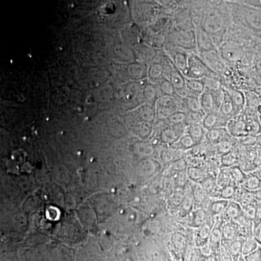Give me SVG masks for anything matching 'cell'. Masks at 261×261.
<instances>
[{"label":"cell","mask_w":261,"mask_h":261,"mask_svg":"<svg viewBox=\"0 0 261 261\" xmlns=\"http://www.w3.org/2000/svg\"><path fill=\"white\" fill-rule=\"evenodd\" d=\"M189 74L187 79L202 80L204 78L215 79L216 73L204 63L202 60L195 55L188 57Z\"/></svg>","instance_id":"6da1fadb"},{"label":"cell","mask_w":261,"mask_h":261,"mask_svg":"<svg viewBox=\"0 0 261 261\" xmlns=\"http://www.w3.org/2000/svg\"><path fill=\"white\" fill-rule=\"evenodd\" d=\"M227 130L229 135L235 139L243 138L248 136L247 130L246 118L243 111L238 116L233 117L228 122Z\"/></svg>","instance_id":"7a4b0ae2"},{"label":"cell","mask_w":261,"mask_h":261,"mask_svg":"<svg viewBox=\"0 0 261 261\" xmlns=\"http://www.w3.org/2000/svg\"><path fill=\"white\" fill-rule=\"evenodd\" d=\"M177 103L174 97L163 96L157 102V116L160 120L168 119V117L177 111Z\"/></svg>","instance_id":"3957f363"},{"label":"cell","mask_w":261,"mask_h":261,"mask_svg":"<svg viewBox=\"0 0 261 261\" xmlns=\"http://www.w3.org/2000/svg\"><path fill=\"white\" fill-rule=\"evenodd\" d=\"M216 218L210 215L208 219L207 220L205 224L195 230V245L198 248H200V247L204 246L208 243L211 231H212L215 222H216Z\"/></svg>","instance_id":"277c9868"},{"label":"cell","mask_w":261,"mask_h":261,"mask_svg":"<svg viewBox=\"0 0 261 261\" xmlns=\"http://www.w3.org/2000/svg\"><path fill=\"white\" fill-rule=\"evenodd\" d=\"M190 188L195 209H207L211 199L204 191L201 185L190 181Z\"/></svg>","instance_id":"5b68a950"},{"label":"cell","mask_w":261,"mask_h":261,"mask_svg":"<svg viewBox=\"0 0 261 261\" xmlns=\"http://www.w3.org/2000/svg\"><path fill=\"white\" fill-rule=\"evenodd\" d=\"M216 92L218 91H211L205 89L201 95L200 101L201 107L205 114L217 111L218 108H220L221 102H219L218 99Z\"/></svg>","instance_id":"8992f818"},{"label":"cell","mask_w":261,"mask_h":261,"mask_svg":"<svg viewBox=\"0 0 261 261\" xmlns=\"http://www.w3.org/2000/svg\"><path fill=\"white\" fill-rule=\"evenodd\" d=\"M219 113L225 119L229 121L233 117L239 114L238 110L233 106L229 92L227 90H223L222 99L219 108Z\"/></svg>","instance_id":"52a82bcc"},{"label":"cell","mask_w":261,"mask_h":261,"mask_svg":"<svg viewBox=\"0 0 261 261\" xmlns=\"http://www.w3.org/2000/svg\"><path fill=\"white\" fill-rule=\"evenodd\" d=\"M246 118L247 130L249 136L257 137L261 135V123L257 117L256 111L243 110Z\"/></svg>","instance_id":"ba28073f"},{"label":"cell","mask_w":261,"mask_h":261,"mask_svg":"<svg viewBox=\"0 0 261 261\" xmlns=\"http://www.w3.org/2000/svg\"><path fill=\"white\" fill-rule=\"evenodd\" d=\"M228 122L227 120L221 116L218 111H214V112L205 114L203 120H202V126L205 130H207L214 128L226 126Z\"/></svg>","instance_id":"9c48e42d"},{"label":"cell","mask_w":261,"mask_h":261,"mask_svg":"<svg viewBox=\"0 0 261 261\" xmlns=\"http://www.w3.org/2000/svg\"><path fill=\"white\" fill-rule=\"evenodd\" d=\"M243 214V208L238 202L231 200L228 202V205L226 210L219 217L224 224L228 221H235Z\"/></svg>","instance_id":"30bf717a"},{"label":"cell","mask_w":261,"mask_h":261,"mask_svg":"<svg viewBox=\"0 0 261 261\" xmlns=\"http://www.w3.org/2000/svg\"><path fill=\"white\" fill-rule=\"evenodd\" d=\"M170 79L169 81L174 87L176 93H182L185 94L186 87V79L185 78L181 72L175 66L173 65L170 70Z\"/></svg>","instance_id":"8fae6325"},{"label":"cell","mask_w":261,"mask_h":261,"mask_svg":"<svg viewBox=\"0 0 261 261\" xmlns=\"http://www.w3.org/2000/svg\"><path fill=\"white\" fill-rule=\"evenodd\" d=\"M223 225H224V222L221 221L219 216H217L216 218V222H215L214 228L211 231L208 242L215 253L219 252L220 246H221Z\"/></svg>","instance_id":"7c38bea8"},{"label":"cell","mask_w":261,"mask_h":261,"mask_svg":"<svg viewBox=\"0 0 261 261\" xmlns=\"http://www.w3.org/2000/svg\"><path fill=\"white\" fill-rule=\"evenodd\" d=\"M200 185L211 199L219 198L221 188L218 186L217 183H216V176L207 173L205 179Z\"/></svg>","instance_id":"4fadbf2b"},{"label":"cell","mask_w":261,"mask_h":261,"mask_svg":"<svg viewBox=\"0 0 261 261\" xmlns=\"http://www.w3.org/2000/svg\"><path fill=\"white\" fill-rule=\"evenodd\" d=\"M238 224L240 237L245 239L254 237V224L252 220L248 219L243 214L235 221Z\"/></svg>","instance_id":"5bb4252c"},{"label":"cell","mask_w":261,"mask_h":261,"mask_svg":"<svg viewBox=\"0 0 261 261\" xmlns=\"http://www.w3.org/2000/svg\"><path fill=\"white\" fill-rule=\"evenodd\" d=\"M205 137L207 142L217 145L221 141L228 140L232 137L229 135L227 129H226L224 127H219V128L207 130Z\"/></svg>","instance_id":"9a60e30c"},{"label":"cell","mask_w":261,"mask_h":261,"mask_svg":"<svg viewBox=\"0 0 261 261\" xmlns=\"http://www.w3.org/2000/svg\"><path fill=\"white\" fill-rule=\"evenodd\" d=\"M240 237L238 224L235 221H228L223 225L221 243H228Z\"/></svg>","instance_id":"2e32d148"},{"label":"cell","mask_w":261,"mask_h":261,"mask_svg":"<svg viewBox=\"0 0 261 261\" xmlns=\"http://www.w3.org/2000/svg\"><path fill=\"white\" fill-rule=\"evenodd\" d=\"M190 215H191V218H190L189 226L195 229L200 228L205 224L210 216L207 211L204 208L194 209Z\"/></svg>","instance_id":"e0dca14e"},{"label":"cell","mask_w":261,"mask_h":261,"mask_svg":"<svg viewBox=\"0 0 261 261\" xmlns=\"http://www.w3.org/2000/svg\"><path fill=\"white\" fill-rule=\"evenodd\" d=\"M182 132H179L174 127H167L162 130L161 140L163 144L168 146H172L181 138Z\"/></svg>","instance_id":"ac0fdd59"},{"label":"cell","mask_w":261,"mask_h":261,"mask_svg":"<svg viewBox=\"0 0 261 261\" xmlns=\"http://www.w3.org/2000/svg\"><path fill=\"white\" fill-rule=\"evenodd\" d=\"M233 201L240 204L242 207L257 202L252 197V192L247 191L242 185L238 187Z\"/></svg>","instance_id":"d6986e66"},{"label":"cell","mask_w":261,"mask_h":261,"mask_svg":"<svg viewBox=\"0 0 261 261\" xmlns=\"http://www.w3.org/2000/svg\"><path fill=\"white\" fill-rule=\"evenodd\" d=\"M186 188L175 189L174 191L168 197V207L170 210H178L181 202H183L185 196H186Z\"/></svg>","instance_id":"ffe728a7"},{"label":"cell","mask_w":261,"mask_h":261,"mask_svg":"<svg viewBox=\"0 0 261 261\" xmlns=\"http://www.w3.org/2000/svg\"><path fill=\"white\" fill-rule=\"evenodd\" d=\"M187 189L186 196H185V199H184L183 202H181V206L178 209L180 217L181 218L188 217L195 208L193 199H192L191 192H190V184H189Z\"/></svg>","instance_id":"44dd1931"},{"label":"cell","mask_w":261,"mask_h":261,"mask_svg":"<svg viewBox=\"0 0 261 261\" xmlns=\"http://www.w3.org/2000/svg\"><path fill=\"white\" fill-rule=\"evenodd\" d=\"M228 202L229 201L221 200V199H211L210 203L206 210L211 216L217 217L226 210L228 205Z\"/></svg>","instance_id":"7402d4cb"},{"label":"cell","mask_w":261,"mask_h":261,"mask_svg":"<svg viewBox=\"0 0 261 261\" xmlns=\"http://www.w3.org/2000/svg\"><path fill=\"white\" fill-rule=\"evenodd\" d=\"M207 173L203 167H194V166H188L187 168V175L190 181L192 183L201 185L203 180L205 179Z\"/></svg>","instance_id":"603a6c76"},{"label":"cell","mask_w":261,"mask_h":261,"mask_svg":"<svg viewBox=\"0 0 261 261\" xmlns=\"http://www.w3.org/2000/svg\"><path fill=\"white\" fill-rule=\"evenodd\" d=\"M245 238L239 237V238L235 239L233 241L230 243H226L227 245L228 252L230 255L232 257L233 260L237 261L240 257V255L243 252V247L244 242H245Z\"/></svg>","instance_id":"cb8c5ba5"},{"label":"cell","mask_w":261,"mask_h":261,"mask_svg":"<svg viewBox=\"0 0 261 261\" xmlns=\"http://www.w3.org/2000/svg\"><path fill=\"white\" fill-rule=\"evenodd\" d=\"M242 186L249 192H254L261 188V180L254 172L248 173Z\"/></svg>","instance_id":"d4e9b609"},{"label":"cell","mask_w":261,"mask_h":261,"mask_svg":"<svg viewBox=\"0 0 261 261\" xmlns=\"http://www.w3.org/2000/svg\"><path fill=\"white\" fill-rule=\"evenodd\" d=\"M174 65L181 72L182 74L188 76V57L182 51H176L173 56Z\"/></svg>","instance_id":"484cf974"},{"label":"cell","mask_w":261,"mask_h":261,"mask_svg":"<svg viewBox=\"0 0 261 261\" xmlns=\"http://www.w3.org/2000/svg\"><path fill=\"white\" fill-rule=\"evenodd\" d=\"M238 152L237 148L233 149L231 152H228V153L221 155V162H220L221 168L232 167V166L238 165Z\"/></svg>","instance_id":"4316f807"},{"label":"cell","mask_w":261,"mask_h":261,"mask_svg":"<svg viewBox=\"0 0 261 261\" xmlns=\"http://www.w3.org/2000/svg\"><path fill=\"white\" fill-rule=\"evenodd\" d=\"M228 92H229L233 106L238 110L239 113H241L245 108V94L242 91L237 90V89H231V90L228 91Z\"/></svg>","instance_id":"83f0119b"},{"label":"cell","mask_w":261,"mask_h":261,"mask_svg":"<svg viewBox=\"0 0 261 261\" xmlns=\"http://www.w3.org/2000/svg\"><path fill=\"white\" fill-rule=\"evenodd\" d=\"M205 129L200 123L188 126L187 130V135L191 136L192 139L197 142V145H200L205 136Z\"/></svg>","instance_id":"f1b7e54d"},{"label":"cell","mask_w":261,"mask_h":261,"mask_svg":"<svg viewBox=\"0 0 261 261\" xmlns=\"http://www.w3.org/2000/svg\"><path fill=\"white\" fill-rule=\"evenodd\" d=\"M245 97V105L244 110L247 111H256L257 106L260 102V98L255 92H244Z\"/></svg>","instance_id":"f546056e"},{"label":"cell","mask_w":261,"mask_h":261,"mask_svg":"<svg viewBox=\"0 0 261 261\" xmlns=\"http://www.w3.org/2000/svg\"><path fill=\"white\" fill-rule=\"evenodd\" d=\"M239 186L240 185H237L235 182L232 181L226 186L223 187L221 189L219 199L228 201L233 200Z\"/></svg>","instance_id":"4dcf8cb0"},{"label":"cell","mask_w":261,"mask_h":261,"mask_svg":"<svg viewBox=\"0 0 261 261\" xmlns=\"http://www.w3.org/2000/svg\"><path fill=\"white\" fill-rule=\"evenodd\" d=\"M185 104L189 112L199 113L205 114L201 107L200 102L196 96H186L185 98Z\"/></svg>","instance_id":"1f68e13d"},{"label":"cell","mask_w":261,"mask_h":261,"mask_svg":"<svg viewBox=\"0 0 261 261\" xmlns=\"http://www.w3.org/2000/svg\"><path fill=\"white\" fill-rule=\"evenodd\" d=\"M187 89L195 94H202L205 90V86L202 80L186 79Z\"/></svg>","instance_id":"d6a6232c"},{"label":"cell","mask_w":261,"mask_h":261,"mask_svg":"<svg viewBox=\"0 0 261 261\" xmlns=\"http://www.w3.org/2000/svg\"><path fill=\"white\" fill-rule=\"evenodd\" d=\"M176 147L178 149L182 150H189L197 147V142L192 139L191 136L187 135H182L181 138L176 143Z\"/></svg>","instance_id":"836d02e7"},{"label":"cell","mask_w":261,"mask_h":261,"mask_svg":"<svg viewBox=\"0 0 261 261\" xmlns=\"http://www.w3.org/2000/svg\"><path fill=\"white\" fill-rule=\"evenodd\" d=\"M246 21L249 25L257 29H261V11L250 10L246 14Z\"/></svg>","instance_id":"e575fe53"},{"label":"cell","mask_w":261,"mask_h":261,"mask_svg":"<svg viewBox=\"0 0 261 261\" xmlns=\"http://www.w3.org/2000/svg\"><path fill=\"white\" fill-rule=\"evenodd\" d=\"M232 181L233 180L229 171H228V168H220L219 172L216 176V183H217L218 186L221 189Z\"/></svg>","instance_id":"d590c367"},{"label":"cell","mask_w":261,"mask_h":261,"mask_svg":"<svg viewBox=\"0 0 261 261\" xmlns=\"http://www.w3.org/2000/svg\"><path fill=\"white\" fill-rule=\"evenodd\" d=\"M232 138L233 137H231V138L228 139V140L221 141V142H220L219 143L216 145L217 152L221 154V155L228 153V152H231V151L236 148L237 143H235Z\"/></svg>","instance_id":"8d00e7d4"},{"label":"cell","mask_w":261,"mask_h":261,"mask_svg":"<svg viewBox=\"0 0 261 261\" xmlns=\"http://www.w3.org/2000/svg\"><path fill=\"white\" fill-rule=\"evenodd\" d=\"M228 171H229L233 182L238 185H243L245 178H246L247 173L244 172L238 165L228 168Z\"/></svg>","instance_id":"74e56055"},{"label":"cell","mask_w":261,"mask_h":261,"mask_svg":"<svg viewBox=\"0 0 261 261\" xmlns=\"http://www.w3.org/2000/svg\"><path fill=\"white\" fill-rule=\"evenodd\" d=\"M258 247V243H257L256 239L254 237L246 238L245 242H244L242 254L245 256V255H249V254L252 253V252L255 251Z\"/></svg>","instance_id":"f35d334b"},{"label":"cell","mask_w":261,"mask_h":261,"mask_svg":"<svg viewBox=\"0 0 261 261\" xmlns=\"http://www.w3.org/2000/svg\"><path fill=\"white\" fill-rule=\"evenodd\" d=\"M187 113L181 112V111H176L171 116L168 117V121L173 126H180V125L185 123L186 120Z\"/></svg>","instance_id":"ab89813d"},{"label":"cell","mask_w":261,"mask_h":261,"mask_svg":"<svg viewBox=\"0 0 261 261\" xmlns=\"http://www.w3.org/2000/svg\"><path fill=\"white\" fill-rule=\"evenodd\" d=\"M161 92L163 96H168V97H174L176 94V90L172 84L167 79L164 78L162 80V83L161 86Z\"/></svg>","instance_id":"60d3db41"},{"label":"cell","mask_w":261,"mask_h":261,"mask_svg":"<svg viewBox=\"0 0 261 261\" xmlns=\"http://www.w3.org/2000/svg\"><path fill=\"white\" fill-rule=\"evenodd\" d=\"M205 116V115L202 114V113L188 112V113H187L185 124L188 126H192V125L198 124L202 120H203L204 116Z\"/></svg>","instance_id":"b9f144b4"},{"label":"cell","mask_w":261,"mask_h":261,"mask_svg":"<svg viewBox=\"0 0 261 261\" xmlns=\"http://www.w3.org/2000/svg\"><path fill=\"white\" fill-rule=\"evenodd\" d=\"M187 167H188V165H187V161L184 159L177 160L176 162L173 163L168 174L173 176L176 173L187 171Z\"/></svg>","instance_id":"7bdbcfd3"},{"label":"cell","mask_w":261,"mask_h":261,"mask_svg":"<svg viewBox=\"0 0 261 261\" xmlns=\"http://www.w3.org/2000/svg\"><path fill=\"white\" fill-rule=\"evenodd\" d=\"M226 57L230 60H238L242 57V51L237 46L230 45L226 47Z\"/></svg>","instance_id":"ee69618b"},{"label":"cell","mask_w":261,"mask_h":261,"mask_svg":"<svg viewBox=\"0 0 261 261\" xmlns=\"http://www.w3.org/2000/svg\"><path fill=\"white\" fill-rule=\"evenodd\" d=\"M238 144L245 147H252L257 146V137L246 136L243 138L238 139Z\"/></svg>","instance_id":"f6af8a7d"},{"label":"cell","mask_w":261,"mask_h":261,"mask_svg":"<svg viewBox=\"0 0 261 261\" xmlns=\"http://www.w3.org/2000/svg\"><path fill=\"white\" fill-rule=\"evenodd\" d=\"M204 84H205V89L211 91H219L221 89L220 84L217 80L213 78H204L202 79Z\"/></svg>","instance_id":"bcb514c9"},{"label":"cell","mask_w":261,"mask_h":261,"mask_svg":"<svg viewBox=\"0 0 261 261\" xmlns=\"http://www.w3.org/2000/svg\"><path fill=\"white\" fill-rule=\"evenodd\" d=\"M254 231H256L261 224V202H257L253 219Z\"/></svg>","instance_id":"7dc6e473"},{"label":"cell","mask_w":261,"mask_h":261,"mask_svg":"<svg viewBox=\"0 0 261 261\" xmlns=\"http://www.w3.org/2000/svg\"><path fill=\"white\" fill-rule=\"evenodd\" d=\"M245 260L247 261H261V248L260 247L255 251L252 252L249 255H245Z\"/></svg>","instance_id":"c3c4849f"},{"label":"cell","mask_w":261,"mask_h":261,"mask_svg":"<svg viewBox=\"0 0 261 261\" xmlns=\"http://www.w3.org/2000/svg\"><path fill=\"white\" fill-rule=\"evenodd\" d=\"M251 192L254 199H255L257 202H261V188Z\"/></svg>","instance_id":"681fc988"},{"label":"cell","mask_w":261,"mask_h":261,"mask_svg":"<svg viewBox=\"0 0 261 261\" xmlns=\"http://www.w3.org/2000/svg\"><path fill=\"white\" fill-rule=\"evenodd\" d=\"M256 113L259 121H260L261 123V97L260 98V102H259L258 106L257 107Z\"/></svg>","instance_id":"f907efd6"},{"label":"cell","mask_w":261,"mask_h":261,"mask_svg":"<svg viewBox=\"0 0 261 261\" xmlns=\"http://www.w3.org/2000/svg\"><path fill=\"white\" fill-rule=\"evenodd\" d=\"M257 146L261 149V135L257 137Z\"/></svg>","instance_id":"816d5d0a"},{"label":"cell","mask_w":261,"mask_h":261,"mask_svg":"<svg viewBox=\"0 0 261 261\" xmlns=\"http://www.w3.org/2000/svg\"><path fill=\"white\" fill-rule=\"evenodd\" d=\"M255 173H256L257 176H258L261 180V168H259L258 169H257L256 171H255Z\"/></svg>","instance_id":"f5cc1de1"}]
</instances>
